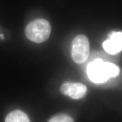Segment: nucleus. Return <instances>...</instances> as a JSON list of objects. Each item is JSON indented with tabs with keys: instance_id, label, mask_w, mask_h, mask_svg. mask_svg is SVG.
I'll return each mask as SVG.
<instances>
[{
	"instance_id": "obj_8",
	"label": "nucleus",
	"mask_w": 122,
	"mask_h": 122,
	"mask_svg": "<svg viewBox=\"0 0 122 122\" xmlns=\"http://www.w3.org/2000/svg\"><path fill=\"white\" fill-rule=\"evenodd\" d=\"M0 37H1L2 39H4V35L3 34H1L0 35Z\"/></svg>"
},
{
	"instance_id": "obj_5",
	"label": "nucleus",
	"mask_w": 122,
	"mask_h": 122,
	"mask_svg": "<svg viewBox=\"0 0 122 122\" xmlns=\"http://www.w3.org/2000/svg\"><path fill=\"white\" fill-rule=\"evenodd\" d=\"M104 50L110 54H116L122 50V32H113L102 44Z\"/></svg>"
},
{
	"instance_id": "obj_1",
	"label": "nucleus",
	"mask_w": 122,
	"mask_h": 122,
	"mask_svg": "<svg viewBox=\"0 0 122 122\" xmlns=\"http://www.w3.org/2000/svg\"><path fill=\"white\" fill-rule=\"evenodd\" d=\"M86 71L88 77L93 82L102 83L110 78L118 76L120 69L113 63L97 59L88 65Z\"/></svg>"
},
{
	"instance_id": "obj_7",
	"label": "nucleus",
	"mask_w": 122,
	"mask_h": 122,
	"mask_svg": "<svg viewBox=\"0 0 122 122\" xmlns=\"http://www.w3.org/2000/svg\"><path fill=\"white\" fill-rule=\"evenodd\" d=\"M48 122H74V120L67 114H58L53 117Z\"/></svg>"
},
{
	"instance_id": "obj_4",
	"label": "nucleus",
	"mask_w": 122,
	"mask_h": 122,
	"mask_svg": "<svg viewBox=\"0 0 122 122\" xmlns=\"http://www.w3.org/2000/svg\"><path fill=\"white\" fill-rule=\"evenodd\" d=\"M61 93L74 100L83 98L87 93V88L85 85L79 83H66L61 85Z\"/></svg>"
},
{
	"instance_id": "obj_6",
	"label": "nucleus",
	"mask_w": 122,
	"mask_h": 122,
	"mask_svg": "<svg viewBox=\"0 0 122 122\" xmlns=\"http://www.w3.org/2000/svg\"><path fill=\"white\" fill-rule=\"evenodd\" d=\"M5 122H30L28 115L23 111L15 110L7 114Z\"/></svg>"
},
{
	"instance_id": "obj_3",
	"label": "nucleus",
	"mask_w": 122,
	"mask_h": 122,
	"mask_svg": "<svg viewBox=\"0 0 122 122\" xmlns=\"http://www.w3.org/2000/svg\"><path fill=\"white\" fill-rule=\"evenodd\" d=\"M89 42L84 35H80L74 38L72 42L71 55L73 61L76 63H84L89 57Z\"/></svg>"
},
{
	"instance_id": "obj_2",
	"label": "nucleus",
	"mask_w": 122,
	"mask_h": 122,
	"mask_svg": "<svg viewBox=\"0 0 122 122\" xmlns=\"http://www.w3.org/2000/svg\"><path fill=\"white\" fill-rule=\"evenodd\" d=\"M51 26L49 22L44 19H37L30 22L25 29L26 37L36 43L45 42L49 37Z\"/></svg>"
}]
</instances>
